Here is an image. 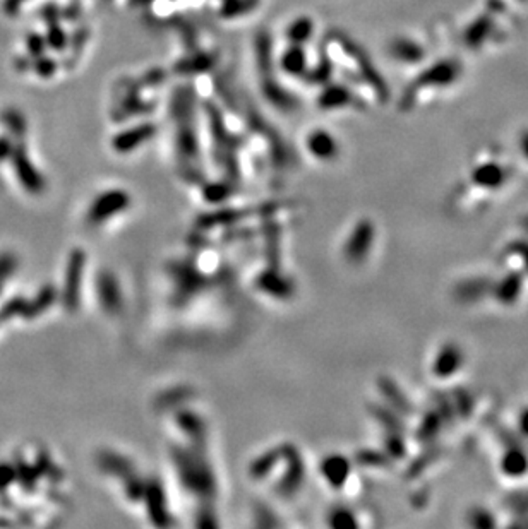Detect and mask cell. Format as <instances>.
Instances as JSON below:
<instances>
[{"label":"cell","mask_w":528,"mask_h":529,"mask_svg":"<svg viewBox=\"0 0 528 529\" xmlns=\"http://www.w3.org/2000/svg\"><path fill=\"white\" fill-rule=\"evenodd\" d=\"M307 149L312 156L323 161H330L338 154V143L323 129H317L307 138Z\"/></svg>","instance_id":"obj_3"},{"label":"cell","mask_w":528,"mask_h":529,"mask_svg":"<svg viewBox=\"0 0 528 529\" xmlns=\"http://www.w3.org/2000/svg\"><path fill=\"white\" fill-rule=\"evenodd\" d=\"M314 31V24L309 17H297V19L291 21L285 29V38L291 45H304L311 40Z\"/></svg>","instance_id":"obj_8"},{"label":"cell","mask_w":528,"mask_h":529,"mask_svg":"<svg viewBox=\"0 0 528 529\" xmlns=\"http://www.w3.org/2000/svg\"><path fill=\"white\" fill-rule=\"evenodd\" d=\"M513 250H516V254H518L520 257H522L523 261H525V266H527V269H528V245H527V243H516V245L513 247Z\"/></svg>","instance_id":"obj_17"},{"label":"cell","mask_w":528,"mask_h":529,"mask_svg":"<svg viewBox=\"0 0 528 529\" xmlns=\"http://www.w3.org/2000/svg\"><path fill=\"white\" fill-rule=\"evenodd\" d=\"M520 430H522V434L525 437H528V409H525L522 413V416H520Z\"/></svg>","instance_id":"obj_18"},{"label":"cell","mask_w":528,"mask_h":529,"mask_svg":"<svg viewBox=\"0 0 528 529\" xmlns=\"http://www.w3.org/2000/svg\"><path fill=\"white\" fill-rule=\"evenodd\" d=\"M352 99V95L346 88L342 86H331L328 90H324L323 95L319 98V105L323 108H342V106H346Z\"/></svg>","instance_id":"obj_12"},{"label":"cell","mask_w":528,"mask_h":529,"mask_svg":"<svg viewBox=\"0 0 528 529\" xmlns=\"http://www.w3.org/2000/svg\"><path fill=\"white\" fill-rule=\"evenodd\" d=\"M330 524L335 528H349V526H355V521H353L352 514L349 510L342 509L333 512V516L330 517Z\"/></svg>","instance_id":"obj_16"},{"label":"cell","mask_w":528,"mask_h":529,"mask_svg":"<svg viewBox=\"0 0 528 529\" xmlns=\"http://www.w3.org/2000/svg\"><path fill=\"white\" fill-rule=\"evenodd\" d=\"M501 468H503L506 476H522L528 469L527 454L520 449H509L504 454Z\"/></svg>","instance_id":"obj_10"},{"label":"cell","mask_w":528,"mask_h":529,"mask_svg":"<svg viewBox=\"0 0 528 529\" xmlns=\"http://www.w3.org/2000/svg\"><path fill=\"white\" fill-rule=\"evenodd\" d=\"M81 268H83V254H74L71 266H69V277H67V290H65V300L71 303V307H76L77 293H79V277Z\"/></svg>","instance_id":"obj_11"},{"label":"cell","mask_w":528,"mask_h":529,"mask_svg":"<svg viewBox=\"0 0 528 529\" xmlns=\"http://www.w3.org/2000/svg\"><path fill=\"white\" fill-rule=\"evenodd\" d=\"M393 51L397 54L398 58H405V60L420 57V48L410 42H397L393 47Z\"/></svg>","instance_id":"obj_15"},{"label":"cell","mask_w":528,"mask_h":529,"mask_svg":"<svg viewBox=\"0 0 528 529\" xmlns=\"http://www.w3.org/2000/svg\"><path fill=\"white\" fill-rule=\"evenodd\" d=\"M456 77V67L449 62L435 65L422 74V83L426 84H448Z\"/></svg>","instance_id":"obj_13"},{"label":"cell","mask_w":528,"mask_h":529,"mask_svg":"<svg viewBox=\"0 0 528 529\" xmlns=\"http://www.w3.org/2000/svg\"><path fill=\"white\" fill-rule=\"evenodd\" d=\"M527 225H528V220H527Z\"/></svg>","instance_id":"obj_20"},{"label":"cell","mask_w":528,"mask_h":529,"mask_svg":"<svg viewBox=\"0 0 528 529\" xmlns=\"http://www.w3.org/2000/svg\"><path fill=\"white\" fill-rule=\"evenodd\" d=\"M522 153L525 154V158L528 160V132H525V134L522 136Z\"/></svg>","instance_id":"obj_19"},{"label":"cell","mask_w":528,"mask_h":529,"mask_svg":"<svg viewBox=\"0 0 528 529\" xmlns=\"http://www.w3.org/2000/svg\"><path fill=\"white\" fill-rule=\"evenodd\" d=\"M349 473H350V464L345 457L333 456V457H328V459H324L323 462L324 478H326L331 485H335V487L343 485V482L349 478Z\"/></svg>","instance_id":"obj_7"},{"label":"cell","mask_w":528,"mask_h":529,"mask_svg":"<svg viewBox=\"0 0 528 529\" xmlns=\"http://www.w3.org/2000/svg\"><path fill=\"white\" fill-rule=\"evenodd\" d=\"M374 236V230L369 223H362L350 236V242L346 245V257L353 262H360L371 249V240Z\"/></svg>","instance_id":"obj_4"},{"label":"cell","mask_w":528,"mask_h":529,"mask_svg":"<svg viewBox=\"0 0 528 529\" xmlns=\"http://www.w3.org/2000/svg\"><path fill=\"white\" fill-rule=\"evenodd\" d=\"M461 361H463V353L456 345H446L439 351V355L435 357L434 361V372L438 377H446L456 373L461 367Z\"/></svg>","instance_id":"obj_5"},{"label":"cell","mask_w":528,"mask_h":529,"mask_svg":"<svg viewBox=\"0 0 528 529\" xmlns=\"http://www.w3.org/2000/svg\"><path fill=\"white\" fill-rule=\"evenodd\" d=\"M520 291H522V283H520L518 276H508L506 279L501 281L499 290H497V298L503 303H513L518 298Z\"/></svg>","instance_id":"obj_14"},{"label":"cell","mask_w":528,"mask_h":529,"mask_svg":"<svg viewBox=\"0 0 528 529\" xmlns=\"http://www.w3.org/2000/svg\"><path fill=\"white\" fill-rule=\"evenodd\" d=\"M506 180V172L499 165H483L479 166L474 172V182L482 185V187H499Z\"/></svg>","instance_id":"obj_9"},{"label":"cell","mask_w":528,"mask_h":529,"mask_svg":"<svg viewBox=\"0 0 528 529\" xmlns=\"http://www.w3.org/2000/svg\"><path fill=\"white\" fill-rule=\"evenodd\" d=\"M154 131H157V129L151 124H141L136 125V127L127 129V131H122L120 134H117L112 140L113 149L119 151V153H131V151L138 149L141 144L153 138Z\"/></svg>","instance_id":"obj_1"},{"label":"cell","mask_w":528,"mask_h":529,"mask_svg":"<svg viewBox=\"0 0 528 529\" xmlns=\"http://www.w3.org/2000/svg\"><path fill=\"white\" fill-rule=\"evenodd\" d=\"M280 67L283 72L290 74L294 77H302L307 70V58H305V51L302 45H291L283 51L280 57Z\"/></svg>","instance_id":"obj_6"},{"label":"cell","mask_w":528,"mask_h":529,"mask_svg":"<svg viewBox=\"0 0 528 529\" xmlns=\"http://www.w3.org/2000/svg\"><path fill=\"white\" fill-rule=\"evenodd\" d=\"M127 201L129 197L127 194H124V192L120 190L106 192V194H103L102 197L96 199L95 204L91 206L90 220L95 221V223L106 220V218H110L112 214H115L117 211L124 209V207L127 206Z\"/></svg>","instance_id":"obj_2"}]
</instances>
